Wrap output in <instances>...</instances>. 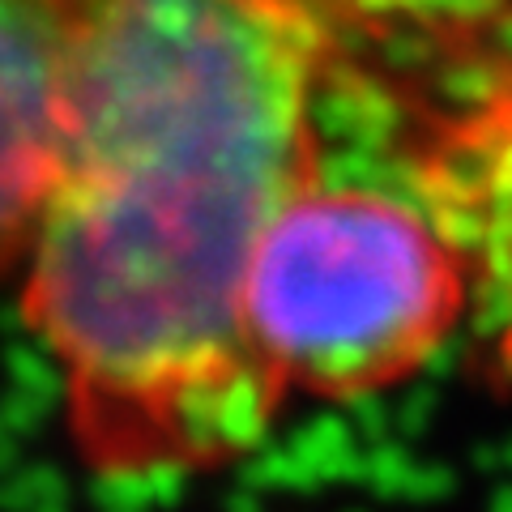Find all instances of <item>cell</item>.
<instances>
[{
	"instance_id": "1",
	"label": "cell",
	"mask_w": 512,
	"mask_h": 512,
	"mask_svg": "<svg viewBox=\"0 0 512 512\" xmlns=\"http://www.w3.org/2000/svg\"><path fill=\"white\" fill-rule=\"evenodd\" d=\"M329 43L333 0H77L22 312L99 474L218 470L274 431L248 278L308 175Z\"/></svg>"
},
{
	"instance_id": "2",
	"label": "cell",
	"mask_w": 512,
	"mask_h": 512,
	"mask_svg": "<svg viewBox=\"0 0 512 512\" xmlns=\"http://www.w3.org/2000/svg\"><path fill=\"white\" fill-rule=\"evenodd\" d=\"M474 303L466 252L316 103L308 175L248 278V329L286 402L359 397L419 376Z\"/></svg>"
},
{
	"instance_id": "3",
	"label": "cell",
	"mask_w": 512,
	"mask_h": 512,
	"mask_svg": "<svg viewBox=\"0 0 512 512\" xmlns=\"http://www.w3.org/2000/svg\"><path fill=\"white\" fill-rule=\"evenodd\" d=\"M77 0H0V269L26 261L69 120Z\"/></svg>"
}]
</instances>
